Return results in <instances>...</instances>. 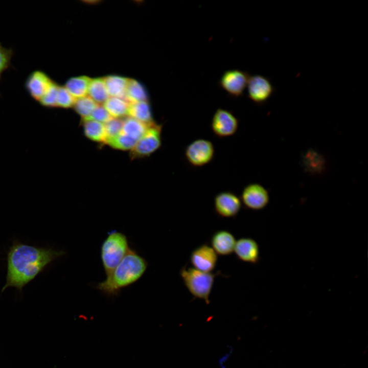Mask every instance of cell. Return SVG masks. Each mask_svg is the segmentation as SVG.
Segmentation results:
<instances>
[{
	"label": "cell",
	"mask_w": 368,
	"mask_h": 368,
	"mask_svg": "<svg viewBox=\"0 0 368 368\" xmlns=\"http://www.w3.org/2000/svg\"><path fill=\"white\" fill-rule=\"evenodd\" d=\"M214 209L216 214L223 218L236 217L241 210L242 202L234 193L230 191L222 192L214 198Z\"/></svg>",
	"instance_id": "obj_11"
},
{
	"label": "cell",
	"mask_w": 368,
	"mask_h": 368,
	"mask_svg": "<svg viewBox=\"0 0 368 368\" xmlns=\"http://www.w3.org/2000/svg\"><path fill=\"white\" fill-rule=\"evenodd\" d=\"M82 123L84 133L86 137L98 143H106L104 124L92 120H82Z\"/></svg>",
	"instance_id": "obj_19"
},
{
	"label": "cell",
	"mask_w": 368,
	"mask_h": 368,
	"mask_svg": "<svg viewBox=\"0 0 368 368\" xmlns=\"http://www.w3.org/2000/svg\"><path fill=\"white\" fill-rule=\"evenodd\" d=\"M137 141L120 132L116 136L108 139L106 144L115 149L126 151L131 150Z\"/></svg>",
	"instance_id": "obj_26"
},
{
	"label": "cell",
	"mask_w": 368,
	"mask_h": 368,
	"mask_svg": "<svg viewBox=\"0 0 368 368\" xmlns=\"http://www.w3.org/2000/svg\"><path fill=\"white\" fill-rule=\"evenodd\" d=\"M239 126L238 119L231 111L218 108L212 118L211 128L214 134L219 137L234 135Z\"/></svg>",
	"instance_id": "obj_8"
},
{
	"label": "cell",
	"mask_w": 368,
	"mask_h": 368,
	"mask_svg": "<svg viewBox=\"0 0 368 368\" xmlns=\"http://www.w3.org/2000/svg\"><path fill=\"white\" fill-rule=\"evenodd\" d=\"M249 76L245 71L228 70L221 77L219 85L229 96L237 98L243 94Z\"/></svg>",
	"instance_id": "obj_9"
},
{
	"label": "cell",
	"mask_w": 368,
	"mask_h": 368,
	"mask_svg": "<svg viewBox=\"0 0 368 368\" xmlns=\"http://www.w3.org/2000/svg\"><path fill=\"white\" fill-rule=\"evenodd\" d=\"M247 87L248 98L257 104L266 102L275 91L270 80L260 75L249 76Z\"/></svg>",
	"instance_id": "obj_7"
},
{
	"label": "cell",
	"mask_w": 368,
	"mask_h": 368,
	"mask_svg": "<svg viewBox=\"0 0 368 368\" xmlns=\"http://www.w3.org/2000/svg\"><path fill=\"white\" fill-rule=\"evenodd\" d=\"M112 119L103 106L98 104L90 115L82 120H92L104 124Z\"/></svg>",
	"instance_id": "obj_31"
},
{
	"label": "cell",
	"mask_w": 368,
	"mask_h": 368,
	"mask_svg": "<svg viewBox=\"0 0 368 368\" xmlns=\"http://www.w3.org/2000/svg\"><path fill=\"white\" fill-rule=\"evenodd\" d=\"M59 85L55 82L47 93L39 101V103L45 107H56V97Z\"/></svg>",
	"instance_id": "obj_30"
},
{
	"label": "cell",
	"mask_w": 368,
	"mask_h": 368,
	"mask_svg": "<svg viewBox=\"0 0 368 368\" xmlns=\"http://www.w3.org/2000/svg\"><path fill=\"white\" fill-rule=\"evenodd\" d=\"M236 240L234 236L227 230L216 232L211 240V247L217 255L228 256L234 250Z\"/></svg>",
	"instance_id": "obj_15"
},
{
	"label": "cell",
	"mask_w": 368,
	"mask_h": 368,
	"mask_svg": "<svg viewBox=\"0 0 368 368\" xmlns=\"http://www.w3.org/2000/svg\"><path fill=\"white\" fill-rule=\"evenodd\" d=\"M215 148L209 140H196L189 144L185 151V157L192 166L200 167L210 163L214 156Z\"/></svg>",
	"instance_id": "obj_6"
},
{
	"label": "cell",
	"mask_w": 368,
	"mask_h": 368,
	"mask_svg": "<svg viewBox=\"0 0 368 368\" xmlns=\"http://www.w3.org/2000/svg\"><path fill=\"white\" fill-rule=\"evenodd\" d=\"M241 200L248 209L261 210L266 206L269 201L267 190L259 183H251L246 186L242 191Z\"/></svg>",
	"instance_id": "obj_12"
},
{
	"label": "cell",
	"mask_w": 368,
	"mask_h": 368,
	"mask_svg": "<svg viewBox=\"0 0 368 368\" xmlns=\"http://www.w3.org/2000/svg\"><path fill=\"white\" fill-rule=\"evenodd\" d=\"M90 79L85 76L72 77L66 81L64 87L76 99L82 98L87 95Z\"/></svg>",
	"instance_id": "obj_18"
},
{
	"label": "cell",
	"mask_w": 368,
	"mask_h": 368,
	"mask_svg": "<svg viewBox=\"0 0 368 368\" xmlns=\"http://www.w3.org/2000/svg\"><path fill=\"white\" fill-rule=\"evenodd\" d=\"M124 99L129 104L148 100L144 87L134 79H129Z\"/></svg>",
	"instance_id": "obj_22"
},
{
	"label": "cell",
	"mask_w": 368,
	"mask_h": 368,
	"mask_svg": "<svg viewBox=\"0 0 368 368\" xmlns=\"http://www.w3.org/2000/svg\"><path fill=\"white\" fill-rule=\"evenodd\" d=\"M123 125V120L112 118L104 124L106 140L112 138L120 133Z\"/></svg>",
	"instance_id": "obj_29"
},
{
	"label": "cell",
	"mask_w": 368,
	"mask_h": 368,
	"mask_svg": "<svg viewBox=\"0 0 368 368\" xmlns=\"http://www.w3.org/2000/svg\"><path fill=\"white\" fill-rule=\"evenodd\" d=\"M303 162L307 171L313 173L321 172L325 165L323 156L312 150L308 151L304 155Z\"/></svg>",
	"instance_id": "obj_24"
},
{
	"label": "cell",
	"mask_w": 368,
	"mask_h": 368,
	"mask_svg": "<svg viewBox=\"0 0 368 368\" xmlns=\"http://www.w3.org/2000/svg\"><path fill=\"white\" fill-rule=\"evenodd\" d=\"M55 82L45 72L37 70L27 77L25 88L33 99L39 102Z\"/></svg>",
	"instance_id": "obj_10"
},
{
	"label": "cell",
	"mask_w": 368,
	"mask_h": 368,
	"mask_svg": "<svg viewBox=\"0 0 368 368\" xmlns=\"http://www.w3.org/2000/svg\"><path fill=\"white\" fill-rule=\"evenodd\" d=\"M234 252L240 261L257 264L260 260V249L258 243L249 237H243L236 241Z\"/></svg>",
	"instance_id": "obj_14"
},
{
	"label": "cell",
	"mask_w": 368,
	"mask_h": 368,
	"mask_svg": "<svg viewBox=\"0 0 368 368\" xmlns=\"http://www.w3.org/2000/svg\"><path fill=\"white\" fill-rule=\"evenodd\" d=\"M64 254L62 250L14 242L7 254L6 281L2 291L9 287L21 291L49 264Z\"/></svg>",
	"instance_id": "obj_1"
},
{
	"label": "cell",
	"mask_w": 368,
	"mask_h": 368,
	"mask_svg": "<svg viewBox=\"0 0 368 368\" xmlns=\"http://www.w3.org/2000/svg\"><path fill=\"white\" fill-rule=\"evenodd\" d=\"M13 54L12 49L6 48L0 43V80L3 73L12 67L11 61Z\"/></svg>",
	"instance_id": "obj_28"
},
{
	"label": "cell",
	"mask_w": 368,
	"mask_h": 368,
	"mask_svg": "<svg viewBox=\"0 0 368 368\" xmlns=\"http://www.w3.org/2000/svg\"><path fill=\"white\" fill-rule=\"evenodd\" d=\"M97 104L89 96H85L76 99L73 107L76 112L79 114L82 120L88 117L97 106Z\"/></svg>",
	"instance_id": "obj_25"
},
{
	"label": "cell",
	"mask_w": 368,
	"mask_h": 368,
	"mask_svg": "<svg viewBox=\"0 0 368 368\" xmlns=\"http://www.w3.org/2000/svg\"><path fill=\"white\" fill-rule=\"evenodd\" d=\"M88 96L97 104H103L109 98L103 78L91 79L88 89Z\"/></svg>",
	"instance_id": "obj_23"
},
{
	"label": "cell",
	"mask_w": 368,
	"mask_h": 368,
	"mask_svg": "<svg viewBox=\"0 0 368 368\" xmlns=\"http://www.w3.org/2000/svg\"><path fill=\"white\" fill-rule=\"evenodd\" d=\"M162 125L155 122L149 125L143 136L136 142L130 150L132 159L150 156L162 145Z\"/></svg>",
	"instance_id": "obj_5"
},
{
	"label": "cell",
	"mask_w": 368,
	"mask_h": 368,
	"mask_svg": "<svg viewBox=\"0 0 368 368\" xmlns=\"http://www.w3.org/2000/svg\"><path fill=\"white\" fill-rule=\"evenodd\" d=\"M103 79L109 96L124 99L129 78L109 75L104 77Z\"/></svg>",
	"instance_id": "obj_16"
},
{
	"label": "cell",
	"mask_w": 368,
	"mask_h": 368,
	"mask_svg": "<svg viewBox=\"0 0 368 368\" xmlns=\"http://www.w3.org/2000/svg\"><path fill=\"white\" fill-rule=\"evenodd\" d=\"M129 103L118 97H109L103 103V107L112 118L120 119L128 115Z\"/></svg>",
	"instance_id": "obj_20"
},
{
	"label": "cell",
	"mask_w": 368,
	"mask_h": 368,
	"mask_svg": "<svg viewBox=\"0 0 368 368\" xmlns=\"http://www.w3.org/2000/svg\"><path fill=\"white\" fill-rule=\"evenodd\" d=\"M128 115L145 124L154 123L150 105L147 101L129 104Z\"/></svg>",
	"instance_id": "obj_17"
},
{
	"label": "cell",
	"mask_w": 368,
	"mask_h": 368,
	"mask_svg": "<svg viewBox=\"0 0 368 368\" xmlns=\"http://www.w3.org/2000/svg\"><path fill=\"white\" fill-rule=\"evenodd\" d=\"M149 125L129 117L123 120L121 133L137 141L143 136Z\"/></svg>",
	"instance_id": "obj_21"
},
{
	"label": "cell",
	"mask_w": 368,
	"mask_h": 368,
	"mask_svg": "<svg viewBox=\"0 0 368 368\" xmlns=\"http://www.w3.org/2000/svg\"><path fill=\"white\" fill-rule=\"evenodd\" d=\"M180 275L183 283L195 297L203 300L206 304L210 303L211 294L215 279L220 272L213 273L205 272L194 268L182 267L180 270Z\"/></svg>",
	"instance_id": "obj_4"
},
{
	"label": "cell",
	"mask_w": 368,
	"mask_h": 368,
	"mask_svg": "<svg viewBox=\"0 0 368 368\" xmlns=\"http://www.w3.org/2000/svg\"><path fill=\"white\" fill-rule=\"evenodd\" d=\"M217 261L218 255L207 244L196 247L190 257V261L193 267L205 272H211L215 269Z\"/></svg>",
	"instance_id": "obj_13"
},
{
	"label": "cell",
	"mask_w": 368,
	"mask_h": 368,
	"mask_svg": "<svg viewBox=\"0 0 368 368\" xmlns=\"http://www.w3.org/2000/svg\"><path fill=\"white\" fill-rule=\"evenodd\" d=\"M75 100L76 99L70 94L64 86H58L56 97V107L63 108L73 107Z\"/></svg>",
	"instance_id": "obj_27"
},
{
	"label": "cell",
	"mask_w": 368,
	"mask_h": 368,
	"mask_svg": "<svg viewBox=\"0 0 368 368\" xmlns=\"http://www.w3.org/2000/svg\"><path fill=\"white\" fill-rule=\"evenodd\" d=\"M147 267L145 259L130 248L122 261L106 275L105 280L98 284L96 288L107 296H117L123 289L140 280Z\"/></svg>",
	"instance_id": "obj_2"
},
{
	"label": "cell",
	"mask_w": 368,
	"mask_h": 368,
	"mask_svg": "<svg viewBox=\"0 0 368 368\" xmlns=\"http://www.w3.org/2000/svg\"><path fill=\"white\" fill-rule=\"evenodd\" d=\"M130 248L126 236L119 231L108 233L100 249V257L106 274H108L122 261Z\"/></svg>",
	"instance_id": "obj_3"
}]
</instances>
